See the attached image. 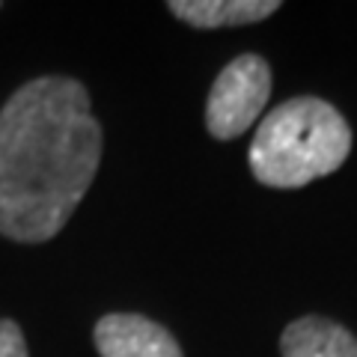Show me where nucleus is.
I'll return each instance as SVG.
<instances>
[{
	"label": "nucleus",
	"instance_id": "nucleus-1",
	"mask_svg": "<svg viewBox=\"0 0 357 357\" xmlns=\"http://www.w3.org/2000/svg\"><path fill=\"white\" fill-rule=\"evenodd\" d=\"M102 164V126L81 81L33 77L0 107V236L51 241Z\"/></svg>",
	"mask_w": 357,
	"mask_h": 357
},
{
	"label": "nucleus",
	"instance_id": "nucleus-2",
	"mask_svg": "<svg viewBox=\"0 0 357 357\" xmlns=\"http://www.w3.org/2000/svg\"><path fill=\"white\" fill-rule=\"evenodd\" d=\"M351 152V128L325 98L298 96L262 116L250 143V173L265 188H304L340 170Z\"/></svg>",
	"mask_w": 357,
	"mask_h": 357
},
{
	"label": "nucleus",
	"instance_id": "nucleus-3",
	"mask_svg": "<svg viewBox=\"0 0 357 357\" xmlns=\"http://www.w3.org/2000/svg\"><path fill=\"white\" fill-rule=\"evenodd\" d=\"M271 96V69L259 54H241L223 66L206 102V128L215 140H236L253 122Z\"/></svg>",
	"mask_w": 357,
	"mask_h": 357
},
{
	"label": "nucleus",
	"instance_id": "nucleus-4",
	"mask_svg": "<svg viewBox=\"0 0 357 357\" xmlns=\"http://www.w3.org/2000/svg\"><path fill=\"white\" fill-rule=\"evenodd\" d=\"M102 357H185L170 331L137 312H107L93 331Z\"/></svg>",
	"mask_w": 357,
	"mask_h": 357
},
{
	"label": "nucleus",
	"instance_id": "nucleus-5",
	"mask_svg": "<svg viewBox=\"0 0 357 357\" xmlns=\"http://www.w3.org/2000/svg\"><path fill=\"white\" fill-rule=\"evenodd\" d=\"M283 357H357V337L325 316H301L280 337Z\"/></svg>",
	"mask_w": 357,
	"mask_h": 357
},
{
	"label": "nucleus",
	"instance_id": "nucleus-6",
	"mask_svg": "<svg viewBox=\"0 0 357 357\" xmlns=\"http://www.w3.org/2000/svg\"><path fill=\"white\" fill-rule=\"evenodd\" d=\"M167 9L197 30H218L265 21L280 9V3L277 0H170Z\"/></svg>",
	"mask_w": 357,
	"mask_h": 357
},
{
	"label": "nucleus",
	"instance_id": "nucleus-7",
	"mask_svg": "<svg viewBox=\"0 0 357 357\" xmlns=\"http://www.w3.org/2000/svg\"><path fill=\"white\" fill-rule=\"evenodd\" d=\"M0 357H30L24 333L13 319H0Z\"/></svg>",
	"mask_w": 357,
	"mask_h": 357
}]
</instances>
